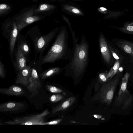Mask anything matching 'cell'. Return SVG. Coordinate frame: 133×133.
I'll use <instances>...</instances> for the list:
<instances>
[{"label": "cell", "mask_w": 133, "mask_h": 133, "mask_svg": "<svg viewBox=\"0 0 133 133\" xmlns=\"http://www.w3.org/2000/svg\"><path fill=\"white\" fill-rule=\"evenodd\" d=\"M115 27L123 33L133 35V22H127L122 27Z\"/></svg>", "instance_id": "ac0fdd59"}, {"label": "cell", "mask_w": 133, "mask_h": 133, "mask_svg": "<svg viewBox=\"0 0 133 133\" xmlns=\"http://www.w3.org/2000/svg\"><path fill=\"white\" fill-rule=\"evenodd\" d=\"M63 98V95L60 94H56L52 95L50 97L49 100L51 102L55 103L61 101Z\"/></svg>", "instance_id": "484cf974"}, {"label": "cell", "mask_w": 133, "mask_h": 133, "mask_svg": "<svg viewBox=\"0 0 133 133\" xmlns=\"http://www.w3.org/2000/svg\"><path fill=\"white\" fill-rule=\"evenodd\" d=\"M113 41L118 48L133 57V42L122 39Z\"/></svg>", "instance_id": "30bf717a"}, {"label": "cell", "mask_w": 133, "mask_h": 133, "mask_svg": "<svg viewBox=\"0 0 133 133\" xmlns=\"http://www.w3.org/2000/svg\"><path fill=\"white\" fill-rule=\"evenodd\" d=\"M98 42L99 50L102 59L105 64L108 65H110L111 54L107 41L104 34L101 32L99 34Z\"/></svg>", "instance_id": "8992f818"}, {"label": "cell", "mask_w": 133, "mask_h": 133, "mask_svg": "<svg viewBox=\"0 0 133 133\" xmlns=\"http://www.w3.org/2000/svg\"><path fill=\"white\" fill-rule=\"evenodd\" d=\"M57 31L56 30L52 31L38 38L36 44V47L37 50L39 51L43 50L54 37Z\"/></svg>", "instance_id": "ba28073f"}, {"label": "cell", "mask_w": 133, "mask_h": 133, "mask_svg": "<svg viewBox=\"0 0 133 133\" xmlns=\"http://www.w3.org/2000/svg\"><path fill=\"white\" fill-rule=\"evenodd\" d=\"M62 68L58 67L51 68L45 70L40 74V77L42 79H44L59 73Z\"/></svg>", "instance_id": "2e32d148"}, {"label": "cell", "mask_w": 133, "mask_h": 133, "mask_svg": "<svg viewBox=\"0 0 133 133\" xmlns=\"http://www.w3.org/2000/svg\"><path fill=\"white\" fill-rule=\"evenodd\" d=\"M64 8L66 10L74 14L78 15L83 14L82 13L79 9L72 6L66 5L64 6Z\"/></svg>", "instance_id": "7402d4cb"}, {"label": "cell", "mask_w": 133, "mask_h": 133, "mask_svg": "<svg viewBox=\"0 0 133 133\" xmlns=\"http://www.w3.org/2000/svg\"><path fill=\"white\" fill-rule=\"evenodd\" d=\"M130 76V74L127 72L122 78L121 87L117 97V99L119 101H121L125 94L129 93L127 89V86Z\"/></svg>", "instance_id": "7c38bea8"}, {"label": "cell", "mask_w": 133, "mask_h": 133, "mask_svg": "<svg viewBox=\"0 0 133 133\" xmlns=\"http://www.w3.org/2000/svg\"><path fill=\"white\" fill-rule=\"evenodd\" d=\"M19 46L25 55L28 53L29 51V48L28 45L26 43H22Z\"/></svg>", "instance_id": "4316f807"}, {"label": "cell", "mask_w": 133, "mask_h": 133, "mask_svg": "<svg viewBox=\"0 0 133 133\" xmlns=\"http://www.w3.org/2000/svg\"><path fill=\"white\" fill-rule=\"evenodd\" d=\"M92 116L98 119L101 118L102 116L101 115L98 114H94Z\"/></svg>", "instance_id": "1f68e13d"}, {"label": "cell", "mask_w": 133, "mask_h": 133, "mask_svg": "<svg viewBox=\"0 0 133 133\" xmlns=\"http://www.w3.org/2000/svg\"><path fill=\"white\" fill-rule=\"evenodd\" d=\"M25 55L18 46L16 55V64L19 71L26 66V59Z\"/></svg>", "instance_id": "5bb4252c"}, {"label": "cell", "mask_w": 133, "mask_h": 133, "mask_svg": "<svg viewBox=\"0 0 133 133\" xmlns=\"http://www.w3.org/2000/svg\"><path fill=\"white\" fill-rule=\"evenodd\" d=\"M26 87L28 90L31 93V97L36 95L39 92L38 90L40 89L38 85L30 79H29V84Z\"/></svg>", "instance_id": "e0dca14e"}, {"label": "cell", "mask_w": 133, "mask_h": 133, "mask_svg": "<svg viewBox=\"0 0 133 133\" xmlns=\"http://www.w3.org/2000/svg\"><path fill=\"white\" fill-rule=\"evenodd\" d=\"M31 70V69L29 66H26L23 69L19 70L15 83L27 87L29 84V80Z\"/></svg>", "instance_id": "52a82bcc"}, {"label": "cell", "mask_w": 133, "mask_h": 133, "mask_svg": "<svg viewBox=\"0 0 133 133\" xmlns=\"http://www.w3.org/2000/svg\"><path fill=\"white\" fill-rule=\"evenodd\" d=\"M50 113L47 109L40 114L19 117L6 122L5 123L10 125H40L41 123L44 122L45 117Z\"/></svg>", "instance_id": "3957f363"}, {"label": "cell", "mask_w": 133, "mask_h": 133, "mask_svg": "<svg viewBox=\"0 0 133 133\" xmlns=\"http://www.w3.org/2000/svg\"><path fill=\"white\" fill-rule=\"evenodd\" d=\"M98 10L99 12L103 13H106L107 12L106 11H107V9L104 7H101L98 8Z\"/></svg>", "instance_id": "4dcf8cb0"}, {"label": "cell", "mask_w": 133, "mask_h": 133, "mask_svg": "<svg viewBox=\"0 0 133 133\" xmlns=\"http://www.w3.org/2000/svg\"><path fill=\"white\" fill-rule=\"evenodd\" d=\"M0 76L2 78H4L5 77L4 65L1 61L0 62Z\"/></svg>", "instance_id": "f546056e"}, {"label": "cell", "mask_w": 133, "mask_h": 133, "mask_svg": "<svg viewBox=\"0 0 133 133\" xmlns=\"http://www.w3.org/2000/svg\"><path fill=\"white\" fill-rule=\"evenodd\" d=\"M62 120V119H59L48 122H44L41 123L40 125H56L60 123Z\"/></svg>", "instance_id": "83f0119b"}, {"label": "cell", "mask_w": 133, "mask_h": 133, "mask_svg": "<svg viewBox=\"0 0 133 133\" xmlns=\"http://www.w3.org/2000/svg\"><path fill=\"white\" fill-rule=\"evenodd\" d=\"M10 7L8 5L2 4L0 5V15L1 16L8 12L10 10Z\"/></svg>", "instance_id": "d4e9b609"}, {"label": "cell", "mask_w": 133, "mask_h": 133, "mask_svg": "<svg viewBox=\"0 0 133 133\" xmlns=\"http://www.w3.org/2000/svg\"><path fill=\"white\" fill-rule=\"evenodd\" d=\"M69 62L63 68L65 72L72 74L76 78L85 72L89 61V44L85 36H82L80 42L73 44Z\"/></svg>", "instance_id": "6da1fadb"}, {"label": "cell", "mask_w": 133, "mask_h": 133, "mask_svg": "<svg viewBox=\"0 0 133 133\" xmlns=\"http://www.w3.org/2000/svg\"><path fill=\"white\" fill-rule=\"evenodd\" d=\"M68 37L66 29H61L54 43L43 58L42 63L54 62L60 60H69L71 56L72 49L69 47Z\"/></svg>", "instance_id": "7a4b0ae2"}, {"label": "cell", "mask_w": 133, "mask_h": 133, "mask_svg": "<svg viewBox=\"0 0 133 133\" xmlns=\"http://www.w3.org/2000/svg\"><path fill=\"white\" fill-rule=\"evenodd\" d=\"M46 88L48 91L53 93H60L63 92L62 89L51 85H46Z\"/></svg>", "instance_id": "cb8c5ba5"}, {"label": "cell", "mask_w": 133, "mask_h": 133, "mask_svg": "<svg viewBox=\"0 0 133 133\" xmlns=\"http://www.w3.org/2000/svg\"><path fill=\"white\" fill-rule=\"evenodd\" d=\"M34 10L31 9L24 12L16 18L18 31H20L27 25L41 19L39 16L34 15Z\"/></svg>", "instance_id": "5b68a950"}, {"label": "cell", "mask_w": 133, "mask_h": 133, "mask_svg": "<svg viewBox=\"0 0 133 133\" xmlns=\"http://www.w3.org/2000/svg\"><path fill=\"white\" fill-rule=\"evenodd\" d=\"M2 94L10 96H18L24 94L25 91L21 87L14 85L8 88H3L0 89Z\"/></svg>", "instance_id": "8fae6325"}, {"label": "cell", "mask_w": 133, "mask_h": 133, "mask_svg": "<svg viewBox=\"0 0 133 133\" xmlns=\"http://www.w3.org/2000/svg\"><path fill=\"white\" fill-rule=\"evenodd\" d=\"M24 104L22 103L9 102L1 104L0 111L2 112H10L18 111L22 109Z\"/></svg>", "instance_id": "9c48e42d"}, {"label": "cell", "mask_w": 133, "mask_h": 133, "mask_svg": "<svg viewBox=\"0 0 133 133\" xmlns=\"http://www.w3.org/2000/svg\"><path fill=\"white\" fill-rule=\"evenodd\" d=\"M55 6L52 5L46 4H43L40 5L38 7L34 10L35 13L46 11L54 8Z\"/></svg>", "instance_id": "44dd1931"}, {"label": "cell", "mask_w": 133, "mask_h": 133, "mask_svg": "<svg viewBox=\"0 0 133 133\" xmlns=\"http://www.w3.org/2000/svg\"><path fill=\"white\" fill-rule=\"evenodd\" d=\"M121 61L119 60H116L114 66L108 73L107 76L108 79H110L116 74L119 69Z\"/></svg>", "instance_id": "d6986e66"}, {"label": "cell", "mask_w": 133, "mask_h": 133, "mask_svg": "<svg viewBox=\"0 0 133 133\" xmlns=\"http://www.w3.org/2000/svg\"><path fill=\"white\" fill-rule=\"evenodd\" d=\"M29 79L35 82L40 89L42 87L41 83L40 80L36 70L32 68Z\"/></svg>", "instance_id": "ffe728a7"}, {"label": "cell", "mask_w": 133, "mask_h": 133, "mask_svg": "<svg viewBox=\"0 0 133 133\" xmlns=\"http://www.w3.org/2000/svg\"><path fill=\"white\" fill-rule=\"evenodd\" d=\"M119 77L103 85L99 94L101 101L103 103L110 105L111 102L116 89L119 82Z\"/></svg>", "instance_id": "277c9868"}, {"label": "cell", "mask_w": 133, "mask_h": 133, "mask_svg": "<svg viewBox=\"0 0 133 133\" xmlns=\"http://www.w3.org/2000/svg\"><path fill=\"white\" fill-rule=\"evenodd\" d=\"M76 100L74 97H71L66 99L59 105L54 107L52 111V114H54L58 111L64 110L70 106Z\"/></svg>", "instance_id": "4fadbf2b"}, {"label": "cell", "mask_w": 133, "mask_h": 133, "mask_svg": "<svg viewBox=\"0 0 133 133\" xmlns=\"http://www.w3.org/2000/svg\"><path fill=\"white\" fill-rule=\"evenodd\" d=\"M108 73L101 72L98 75L99 81L101 83L106 82L108 79L107 76Z\"/></svg>", "instance_id": "f1b7e54d"}, {"label": "cell", "mask_w": 133, "mask_h": 133, "mask_svg": "<svg viewBox=\"0 0 133 133\" xmlns=\"http://www.w3.org/2000/svg\"><path fill=\"white\" fill-rule=\"evenodd\" d=\"M18 30L16 22L14 21L12 24V28L10 34V49L11 52L13 53L17 35Z\"/></svg>", "instance_id": "9a60e30c"}, {"label": "cell", "mask_w": 133, "mask_h": 133, "mask_svg": "<svg viewBox=\"0 0 133 133\" xmlns=\"http://www.w3.org/2000/svg\"><path fill=\"white\" fill-rule=\"evenodd\" d=\"M108 43L111 54L114 58L116 60H119L121 61L122 59V57L121 56L119 55L118 52L109 43Z\"/></svg>", "instance_id": "603a6c76"}]
</instances>
